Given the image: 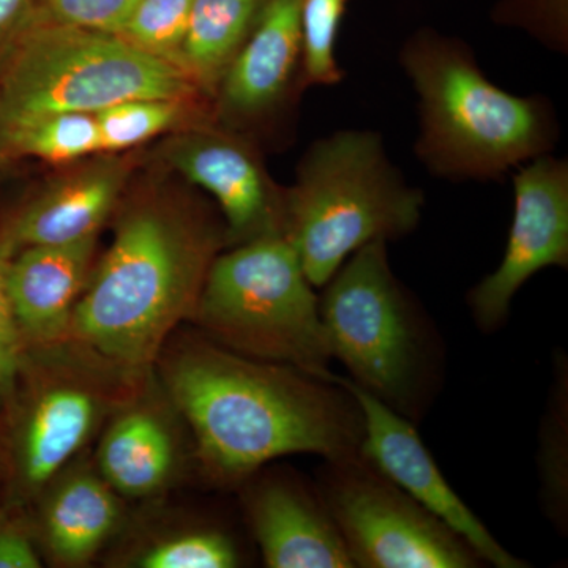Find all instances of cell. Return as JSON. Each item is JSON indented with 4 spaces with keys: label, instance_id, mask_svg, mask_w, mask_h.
Returning <instances> with one entry per match:
<instances>
[{
    "label": "cell",
    "instance_id": "cell-17",
    "mask_svg": "<svg viewBox=\"0 0 568 568\" xmlns=\"http://www.w3.org/2000/svg\"><path fill=\"white\" fill-rule=\"evenodd\" d=\"M121 506L103 477L77 473L52 489L43 510L44 540L55 559L81 566L114 532Z\"/></svg>",
    "mask_w": 568,
    "mask_h": 568
},
{
    "label": "cell",
    "instance_id": "cell-25",
    "mask_svg": "<svg viewBox=\"0 0 568 568\" xmlns=\"http://www.w3.org/2000/svg\"><path fill=\"white\" fill-rule=\"evenodd\" d=\"M241 564L242 552L235 538L213 528L164 538L138 559V566L144 568H234Z\"/></svg>",
    "mask_w": 568,
    "mask_h": 568
},
{
    "label": "cell",
    "instance_id": "cell-10",
    "mask_svg": "<svg viewBox=\"0 0 568 568\" xmlns=\"http://www.w3.org/2000/svg\"><path fill=\"white\" fill-rule=\"evenodd\" d=\"M343 381L353 390L364 413L362 454L429 514L467 541L485 566L529 567L526 560L511 555L499 544L484 521L452 488L418 435L416 424L354 386L346 376H343Z\"/></svg>",
    "mask_w": 568,
    "mask_h": 568
},
{
    "label": "cell",
    "instance_id": "cell-31",
    "mask_svg": "<svg viewBox=\"0 0 568 568\" xmlns=\"http://www.w3.org/2000/svg\"><path fill=\"white\" fill-rule=\"evenodd\" d=\"M7 156L6 145H3V121H2V112H0V160Z\"/></svg>",
    "mask_w": 568,
    "mask_h": 568
},
{
    "label": "cell",
    "instance_id": "cell-13",
    "mask_svg": "<svg viewBox=\"0 0 568 568\" xmlns=\"http://www.w3.org/2000/svg\"><path fill=\"white\" fill-rule=\"evenodd\" d=\"M302 0H271L216 89L220 115L230 125L272 118L302 80Z\"/></svg>",
    "mask_w": 568,
    "mask_h": 568
},
{
    "label": "cell",
    "instance_id": "cell-24",
    "mask_svg": "<svg viewBox=\"0 0 568 568\" xmlns=\"http://www.w3.org/2000/svg\"><path fill=\"white\" fill-rule=\"evenodd\" d=\"M194 0H138L121 36L149 54L181 67Z\"/></svg>",
    "mask_w": 568,
    "mask_h": 568
},
{
    "label": "cell",
    "instance_id": "cell-8",
    "mask_svg": "<svg viewBox=\"0 0 568 568\" xmlns=\"http://www.w3.org/2000/svg\"><path fill=\"white\" fill-rule=\"evenodd\" d=\"M354 568H478L484 560L361 450L315 476Z\"/></svg>",
    "mask_w": 568,
    "mask_h": 568
},
{
    "label": "cell",
    "instance_id": "cell-16",
    "mask_svg": "<svg viewBox=\"0 0 568 568\" xmlns=\"http://www.w3.org/2000/svg\"><path fill=\"white\" fill-rule=\"evenodd\" d=\"M102 403L74 383L51 384L29 410L20 440V470L29 488H41L84 447L102 418Z\"/></svg>",
    "mask_w": 568,
    "mask_h": 568
},
{
    "label": "cell",
    "instance_id": "cell-14",
    "mask_svg": "<svg viewBox=\"0 0 568 568\" xmlns=\"http://www.w3.org/2000/svg\"><path fill=\"white\" fill-rule=\"evenodd\" d=\"M95 246L93 235L71 244L28 246L10 257V298L22 338L41 345L67 338Z\"/></svg>",
    "mask_w": 568,
    "mask_h": 568
},
{
    "label": "cell",
    "instance_id": "cell-5",
    "mask_svg": "<svg viewBox=\"0 0 568 568\" xmlns=\"http://www.w3.org/2000/svg\"><path fill=\"white\" fill-rule=\"evenodd\" d=\"M425 194L390 162L379 133L339 130L317 140L284 190L283 235L321 290L362 246L417 230Z\"/></svg>",
    "mask_w": 568,
    "mask_h": 568
},
{
    "label": "cell",
    "instance_id": "cell-28",
    "mask_svg": "<svg viewBox=\"0 0 568 568\" xmlns=\"http://www.w3.org/2000/svg\"><path fill=\"white\" fill-rule=\"evenodd\" d=\"M10 256L0 246V396L10 395L21 368L22 338L9 291Z\"/></svg>",
    "mask_w": 568,
    "mask_h": 568
},
{
    "label": "cell",
    "instance_id": "cell-4",
    "mask_svg": "<svg viewBox=\"0 0 568 568\" xmlns=\"http://www.w3.org/2000/svg\"><path fill=\"white\" fill-rule=\"evenodd\" d=\"M388 242H369L328 280L320 312L332 358L347 379L418 424L443 386L435 324L392 271Z\"/></svg>",
    "mask_w": 568,
    "mask_h": 568
},
{
    "label": "cell",
    "instance_id": "cell-2",
    "mask_svg": "<svg viewBox=\"0 0 568 568\" xmlns=\"http://www.w3.org/2000/svg\"><path fill=\"white\" fill-rule=\"evenodd\" d=\"M224 239L226 230L211 220L160 201L126 209L74 305L67 338L118 368H144L175 325L193 316Z\"/></svg>",
    "mask_w": 568,
    "mask_h": 568
},
{
    "label": "cell",
    "instance_id": "cell-3",
    "mask_svg": "<svg viewBox=\"0 0 568 568\" xmlns=\"http://www.w3.org/2000/svg\"><path fill=\"white\" fill-rule=\"evenodd\" d=\"M399 63L418 97L416 153L437 178L500 181L555 149L559 130L548 100L497 88L465 41L420 29L403 44Z\"/></svg>",
    "mask_w": 568,
    "mask_h": 568
},
{
    "label": "cell",
    "instance_id": "cell-6",
    "mask_svg": "<svg viewBox=\"0 0 568 568\" xmlns=\"http://www.w3.org/2000/svg\"><path fill=\"white\" fill-rule=\"evenodd\" d=\"M193 317L209 339L234 353L335 377L320 295L283 234L216 254Z\"/></svg>",
    "mask_w": 568,
    "mask_h": 568
},
{
    "label": "cell",
    "instance_id": "cell-19",
    "mask_svg": "<svg viewBox=\"0 0 568 568\" xmlns=\"http://www.w3.org/2000/svg\"><path fill=\"white\" fill-rule=\"evenodd\" d=\"M271 0H194L181 65L203 92L215 95L223 74Z\"/></svg>",
    "mask_w": 568,
    "mask_h": 568
},
{
    "label": "cell",
    "instance_id": "cell-22",
    "mask_svg": "<svg viewBox=\"0 0 568 568\" xmlns=\"http://www.w3.org/2000/svg\"><path fill=\"white\" fill-rule=\"evenodd\" d=\"M192 100L136 99L95 112L102 153L136 148L189 118Z\"/></svg>",
    "mask_w": 568,
    "mask_h": 568
},
{
    "label": "cell",
    "instance_id": "cell-20",
    "mask_svg": "<svg viewBox=\"0 0 568 568\" xmlns=\"http://www.w3.org/2000/svg\"><path fill=\"white\" fill-rule=\"evenodd\" d=\"M537 474L541 508L559 534L568 529V358L559 351L538 428Z\"/></svg>",
    "mask_w": 568,
    "mask_h": 568
},
{
    "label": "cell",
    "instance_id": "cell-7",
    "mask_svg": "<svg viewBox=\"0 0 568 568\" xmlns=\"http://www.w3.org/2000/svg\"><path fill=\"white\" fill-rule=\"evenodd\" d=\"M203 89L173 62L119 33L41 18L0 69V112L11 122L50 112H95L136 99L193 100Z\"/></svg>",
    "mask_w": 568,
    "mask_h": 568
},
{
    "label": "cell",
    "instance_id": "cell-30",
    "mask_svg": "<svg viewBox=\"0 0 568 568\" xmlns=\"http://www.w3.org/2000/svg\"><path fill=\"white\" fill-rule=\"evenodd\" d=\"M31 538L11 525H0V568H39Z\"/></svg>",
    "mask_w": 568,
    "mask_h": 568
},
{
    "label": "cell",
    "instance_id": "cell-18",
    "mask_svg": "<svg viewBox=\"0 0 568 568\" xmlns=\"http://www.w3.org/2000/svg\"><path fill=\"white\" fill-rule=\"evenodd\" d=\"M174 462L170 429L148 409L122 414L99 447L103 480L125 496H148L162 488L173 474Z\"/></svg>",
    "mask_w": 568,
    "mask_h": 568
},
{
    "label": "cell",
    "instance_id": "cell-1",
    "mask_svg": "<svg viewBox=\"0 0 568 568\" xmlns=\"http://www.w3.org/2000/svg\"><path fill=\"white\" fill-rule=\"evenodd\" d=\"M164 376L205 473L224 487L290 455L338 458L364 443V413L343 376L323 379L209 338L183 346Z\"/></svg>",
    "mask_w": 568,
    "mask_h": 568
},
{
    "label": "cell",
    "instance_id": "cell-26",
    "mask_svg": "<svg viewBox=\"0 0 568 568\" xmlns=\"http://www.w3.org/2000/svg\"><path fill=\"white\" fill-rule=\"evenodd\" d=\"M493 20L519 29L549 50L568 51V0H499Z\"/></svg>",
    "mask_w": 568,
    "mask_h": 568
},
{
    "label": "cell",
    "instance_id": "cell-9",
    "mask_svg": "<svg viewBox=\"0 0 568 568\" xmlns=\"http://www.w3.org/2000/svg\"><path fill=\"white\" fill-rule=\"evenodd\" d=\"M515 209L503 261L467 293L474 324L495 334L518 291L538 272L568 267V163L551 153L518 166Z\"/></svg>",
    "mask_w": 568,
    "mask_h": 568
},
{
    "label": "cell",
    "instance_id": "cell-12",
    "mask_svg": "<svg viewBox=\"0 0 568 568\" xmlns=\"http://www.w3.org/2000/svg\"><path fill=\"white\" fill-rule=\"evenodd\" d=\"M245 488L246 521L268 568H354L316 480L278 469Z\"/></svg>",
    "mask_w": 568,
    "mask_h": 568
},
{
    "label": "cell",
    "instance_id": "cell-27",
    "mask_svg": "<svg viewBox=\"0 0 568 568\" xmlns=\"http://www.w3.org/2000/svg\"><path fill=\"white\" fill-rule=\"evenodd\" d=\"M47 20L88 31L119 33L138 0H37Z\"/></svg>",
    "mask_w": 568,
    "mask_h": 568
},
{
    "label": "cell",
    "instance_id": "cell-15",
    "mask_svg": "<svg viewBox=\"0 0 568 568\" xmlns=\"http://www.w3.org/2000/svg\"><path fill=\"white\" fill-rule=\"evenodd\" d=\"M125 175V164L111 159L55 182L18 213L0 246L11 257L28 246L93 237L118 203Z\"/></svg>",
    "mask_w": 568,
    "mask_h": 568
},
{
    "label": "cell",
    "instance_id": "cell-21",
    "mask_svg": "<svg viewBox=\"0 0 568 568\" xmlns=\"http://www.w3.org/2000/svg\"><path fill=\"white\" fill-rule=\"evenodd\" d=\"M7 155H26L48 163H71L102 153L95 114L50 112L3 123Z\"/></svg>",
    "mask_w": 568,
    "mask_h": 568
},
{
    "label": "cell",
    "instance_id": "cell-29",
    "mask_svg": "<svg viewBox=\"0 0 568 568\" xmlns=\"http://www.w3.org/2000/svg\"><path fill=\"white\" fill-rule=\"evenodd\" d=\"M41 18L37 0H0V69L24 33Z\"/></svg>",
    "mask_w": 568,
    "mask_h": 568
},
{
    "label": "cell",
    "instance_id": "cell-11",
    "mask_svg": "<svg viewBox=\"0 0 568 568\" xmlns=\"http://www.w3.org/2000/svg\"><path fill=\"white\" fill-rule=\"evenodd\" d=\"M164 156L186 181L216 201L231 244L283 234L284 192L237 133L209 129L186 133L168 145Z\"/></svg>",
    "mask_w": 568,
    "mask_h": 568
},
{
    "label": "cell",
    "instance_id": "cell-23",
    "mask_svg": "<svg viewBox=\"0 0 568 568\" xmlns=\"http://www.w3.org/2000/svg\"><path fill=\"white\" fill-rule=\"evenodd\" d=\"M347 3L349 0H302V80L305 88L342 82L336 41Z\"/></svg>",
    "mask_w": 568,
    "mask_h": 568
}]
</instances>
